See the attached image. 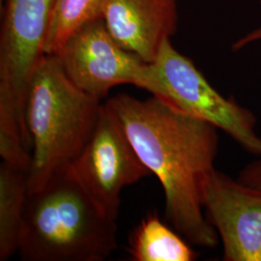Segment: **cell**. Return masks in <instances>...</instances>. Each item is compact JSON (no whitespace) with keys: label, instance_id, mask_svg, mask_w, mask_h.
<instances>
[{"label":"cell","instance_id":"1","mask_svg":"<svg viewBox=\"0 0 261 261\" xmlns=\"http://www.w3.org/2000/svg\"><path fill=\"white\" fill-rule=\"evenodd\" d=\"M107 102L141 162L161 182L166 220L190 244L215 248L220 238L206 218L203 194L216 169L219 129L155 96L140 100L122 93Z\"/></svg>","mask_w":261,"mask_h":261},{"label":"cell","instance_id":"2","mask_svg":"<svg viewBox=\"0 0 261 261\" xmlns=\"http://www.w3.org/2000/svg\"><path fill=\"white\" fill-rule=\"evenodd\" d=\"M116 232V220L67 168L28 194L18 252L24 261H103L117 248Z\"/></svg>","mask_w":261,"mask_h":261},{"label":"cell","instance_id":"3","mask_svg":"<svg viewBox=\"0 0 261 261\" xmlns=\"http://www.w3.org/2000/svg\"><path fill=\"white\" fill-rule=\"evenodd\" d=\"M100 102L71 82L57 56H43L30 83L25 112L33 150L28 194L42 190L80 155L98 121Z\"/></svg>","mask_w":261,"mask_h":261},{"label":"cell","instance_id":"4","mask_svg":"<svg viewBox=\"0 0 261 261\" xmlns=\"http://www.w3.org/2000/svg\"><path fill=\"white\" fill-rule=\"evenodd\" d=\"M135 86L172 109L223 130L246 152L261 158V137L254 113L219 93L194 62L167 39L151 63L140 70Z\"/></svg>","mask_w":261,"mask_h":261},{"label":"cell","instance_id":"5","mask_svg":"<svg viewBox=\"0 0 261 261\" xmlns=\"http://www.w3.org/2000/svg\"><path fill=\"white\" fill-rule=\"evenodd\" d=\"M56 0H6L0 32V123L31 140L25 112L33 74L44 47Z\"/></svg>","mask_w":261,"mask_h":261},{"label":"cell","instance_id":"6","mask_svg":"<svg viewBox=\"0 0 261 261\" xmlns=\"http://www.w3.org/2000/svg\"><path fill=\"white\" fill-rule=\"evenodd\" d=\"M68 170L95 204L114 220L123 189L151 174L108 102L102 105L92 135Z\"/></svg>","mask_w":261,"mask_h":261},{"label":"cell","instance_id":"7","mask_svg":"<svg viewBox=\"0 0 261 261\" xmlns=\"http://www.w3.org/2000/svg\"><path fill=\"white\" fill-rule=\"evenodd\" d=\"M55 56L71 82L100 101L117 85H135L145 64L112 38L103 19L79 29Z\"/></svg>","mask_w":261,"mask_h":261},{"label":"cell","instance_id":"8","mask_svg":"<svg viewBox=\"0 0 261 261\" xmlns=\"http://www.w3.org/2000/svg\"><path fill=\"white\" fill-rule=\"evenodd\" d=\"M203 209L222 241L224 261H261V188L215 169L206 183Z\"/></svg>","mask_w":261,"mask_h":261},{"label":"cell","instance_id":"9","mask_svg":"<svg viewBox=\"0 0 261 261\" xmlns=\"http://www.w3.org/2000/svg\"><path fill=\"white\" fill-rule=\"evenodd\" d=\"M103 19L123 48L151 63L177 30V0H105Z\"/></svg>","mask_w":261,"mask_h":261},{"label":"cell","instance_id":"10","mask_svg":"<svg viewBox=\"0 0 261 261\" xmlns=\"http://www.w3.org/2000/svg\"><path fill=\"white\" fill-rule=\"evenodd\" d=\"M189 244L156 215L149 214L130 234L129 252L134 261L196 260L197 253Z\"/></svg>","mask_w":261,"mask_h":261},{"label":"cell","instance_id":"11","mask_svg":"<svg viewBox=\"0 0 261 261\" xmlns=\"http://www.w3.org/2000/svg\"><path fill=\"white\" fill-rule=\"evenodd\" d=\"M28 197V172L2 162L0 166V260L19 250Z\"/></svg>","mask_w":261,"mask_h":261},{"label":"cell","instance_id":"12","mask_svg":"<svg viewBox=\"0 0 261 261\" xmlns=\"http://www.w3.org/2000/svg\"><path fill=\"white\" fill-rule=\"evenodd\" d=\"M105 0H56L45 42V55H56L85 24L103 19Z\"/></svg>","mask_w":261,"mask_h":261},{"label":"cell","instance_id":"13","mask_svg":"<svg viewBox=\"0 0 261 261\" xmlns=\"http://www.w3.org/2000/svg\"><path fill=\"white\" fill-rule=\"evenodd\" d=\"M238 179L244 184L261 188V158H257L243 168Z\"/></svg>","mask_w":261,"mask_h":261},{"label":"cell","instance_id":"14","mask_svg":"<svg viewBox=\"0 0 261 261\" xmlns=\"http://www.w3.org/2000/svg\"><path fill=\"white\" fill-rule=\"evenodd\" d=\"M260 39L261 28L260 29H258V30L253 31V32L250 33V34H248L246 37H244L243 39H241L240 41H238V42L234 45V47H235L236 49H239V48H241V47H244V46H246V45H248V44H250V43H252V42H254V41H256V40H260Z\"/></svg>","mask_w":261,"mask_h":261}]
</instances>
